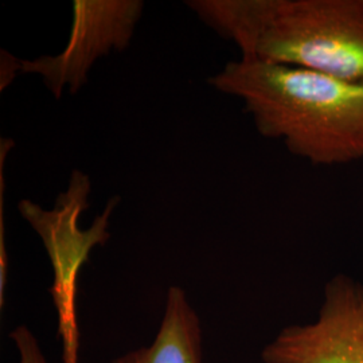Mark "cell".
I'll return each instance as SVG.
<instances>
[{
	"instance_id": "1",
	"label": "cell",
	"mask_w": 363,
	"mask_h": 363,
	"mask_svg": "<svg viewBox=\"0 0 363 363\" xmlns=\"http://www.w3.org/2000/svg\"><path fill=\"white\" fill-rule=\"evenodd\" d=\"M208 82L244 104L261 136L283 142L312 164L363 159V84L241 58Z\"/></svg>"
},
{
	"instance_id": "2",
	"label": "cell",
	"mask_w": 363,
	"mask_h": 363,
	"mask_svg": "<svg viewBox=\"0 0 363 363\" xmlns=\"http://www.w3.org/2000/svg\"><path fill=\"white\" fill-rule=\"evenodd\" d=\"M189 10L241 60L363 84V0H190Z\"/></svg>"
},
{
	"instance_id": "3",
	"label": "cell",
	"mask_w": 363,
	"mask_h": 363,
	"mask_svg": "<svg viewBox=\"0 0 363 363\" xmlns=\"http://www.w3.org/2000/svg\"><path fill=\"white\" fill-rule=\"evenodd\" d=\"M70 35L64 50L35 60H19V72L42 78L57 100L76 94L94 64L130 46L144 11L140 0H74Z\"/></svg>"
},
{
	"instance_id": "4",
	"label": "cell",
	"mask_w": 363,
	"mask_h": 363,
	"mask_svg": "<svg viewBox=\"0 0 363 363\" xmlns=\"http://www.w3.org/2000/svg\"><path fill=\"white\" fill-rule=\"evenodd\" d=\"M261 357L264 363H363V284L334 276L318 319L286 327Z\"/></svg>"
},
{
	"instance_id": "5",
	"label": "cell",
	"mask_w": 363,
	"mask_h": 363,
	"mask_svg": "<svg viewBox=\"0 0 363 363\" xmlns=\"http://www.w3.org/2000/svg\"><path fill=\"white\" fill-rule=\"evenodd\" d=\"M89 177L79 169H74L67 190L57 198L52 210L46 211L30 199L18 203L21 214L42 237L48 252L52 256L57 271V286H67L70 292L74 286V276L89 249L96 244H101V241L104 242L108 237L109 216L120 202L118 196L111 198L104 213L94 220L93 228L81 230L78 220L89 208Z\"/></svg>"
},
{
	"instance_id": "6",
	"label": "cell",
	"mask_w": 363,
	"mask_h": 363,
	"mask_svg": "<svg viewBox=\"0 0 363 363\" xmlns=\"http://www.w3.org/2000/svg\"><path fill=\"white\" fill-rule=\"evenodd\" d=\"M112 363H203L201 320L181 286L169 288L163 319L154 342Z\"/></svg>"
},
{
	"instance_id": "7",
	"label": "cell",
	"mask_w": 363,
	"mask_h": 363,
	"mask_svg": "<svg viewBox=\"0 0 363 363\" xmlns=\"http://www.w3.org/2000/svg\"><path fill=\"white\" fill-rule=\"evenodd\" d=\"M10 337L19 352V363H49L40 349L37 337H34V334L26 325L13 328Z\"/></svg>"
}]
</instances>
